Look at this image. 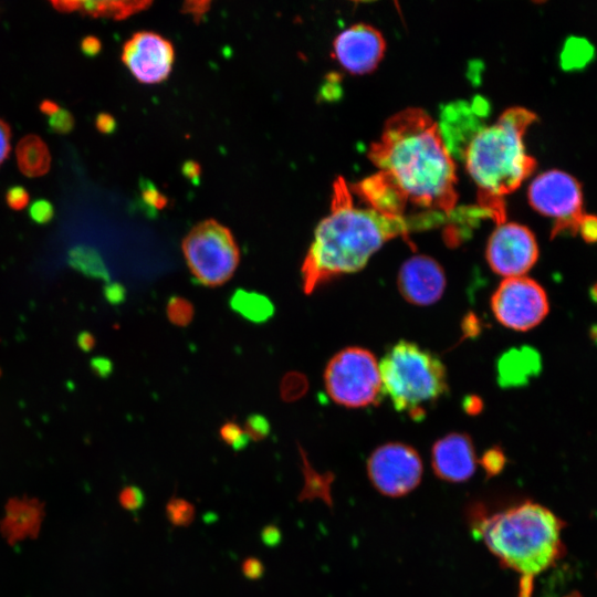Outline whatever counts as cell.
<instances>
[{
  "label": "cell",
  "instance_id": "obj_41",
  "mask_svg": "<svg viewBox=\"0 0 597 597\" xmlns=\"http://www.w3.org/2000/svg\"><path fill=\"white\" fill-rule=\"evenodd\" d=\"M95 344V336L88 331H82L76 337V345L84 353L91 352Z\"/></svg>",
  "mask_w": 597,
  "mask_h": 597
},
{
  "label": "cell",
  "instance_id": "obj_42",
  "mask_svg": "<svg viewBox=\"0 0 597 597\" xmlns=\"http://www.w3.org/2000/svg\"><path fill=\"white\" fill-rule=\"evenodd\" d=\"M52 6L62 12H72L78 9V1L74 0H63V1H52Z\"/></svg>",
  "mask_w": 597,
  "mask_h": 597
},
{
  "label": "cell",
  "instance_id": "obj_12",
  "mask_svg": "<svg viewBox=\"0 0 597 597\" xmlns=\"http://www.w3.org/2000/svg\"><path fill=\"white\" fill-rule=\"evenodd\" d=\"M175 60L172 44L158 33H134L123 45L122 61L133 76L145 84L165 81Z\"/></svg>",
  "mask_w": 597,
  "mask_h": 597
},
{
  "label": "cell",
  "instance_id": "obj_15",
  "mask_svg": "<svg viewBox=\"0 0 597 597\" xmlns=\"http://www.w3.org/2000/svg\"><path fill=\"white\" fill-rule=\"evenodd\" d=\"M476 462L473 442L467 433H448L432 446L431 465L434 474L443 481H468L475 472Z\"/></svg>",
  "mask_w": 597,
  "mask_h": 597
},
{
  "label": "cell",
  "instance_id": "obj_6",
  "mask_svg": "<svg viewBox=\"0 0 597 597\" xmlns=\"http://www.w3.org/2000/svg\"><path fill=\"white\" fill-rule=\"evenodd\" d=\"M324 384L338 405L362 408L377 405L385 396L379 364L374 354L362 347H346L327 363Z\"/></svg>",
  "mask_w": 597,
  "mask_h": 597
},
{
  "label": "cell",
  "instance_id": "obj_26",
  "mask_svg": "<svg viewBox=\"0 0 597 597\" xmlns=\"http://www.w3.org/2000/svg\"><path fill=\"white\" fill-rule=\"evenodd\" d=\"M220 437L223 442L231 446L235 451L245 448L250 440L243 428L233 420H229L221 426Z\"/></svg>",
  "mask_w": 597,
  "mask_h": 597
},
{
  "label": "cell",
  "instance_id": "obj_36",
  "mask_svg": "<svg viewBox=\"0 0 597 597\" xmlns=\"http://www.w3.org/2000/svg\"><path fill=\"white\" fill-rule=\"evenodd\" d=\"M11 133L8 124L0 119V165L8 157L10 151Z\"/></svg>",
  "mask_w": 597,
  "mask_h": 597
},
{
  "label": "cell",
  "instance_id": "obj_43",
  "mask_svg": "<svg viewBox=\"0 0 597 597\" xmlns=\"http://www.w3.org/2000/svg\"><path fill=\"white\" fill-rule=\"evenodd\" d=\"M39 107H40L41 113H43L44 115H48L49 117L55 114L60 109V106L51 100L42 101Z\"/></svg>",
  "mask_w": 597,
  "mask_h": 597
},
{
  "label": "cell",
  "instance_id": "obj_24",
  "mask_svg": "<svg viewBox=\"0 0 597 597\" xmlns=\"http://www.w3.org/2000/svg\"><path fill=\"white\" fill-rule=\"evenodd\" d=\"M193 305L181 296H171L167 303L168 320L177 326H187L193 318Z\"/></svg>",
  "mask_w": 597,
  "mask_h": 597
},
{
  "label": "cell",
  "instance_id": "obj_9",
  "mask_svg": "<svg viewBox=\"0 0 597 597\" xmlns=\"http://www.w3.org/2000/svg\"><path fill=\"white\" fill-rule=\"evenodd\" d=\"M491 310L503 326L528 331L547 315L548 300L544 289L533 279L506 277L491 297Z\"/></svg>",
  "mask_w": 597,
  "mask_h": 597
},
{
  "label": "cell",
  "instance_id": "obj_44",
  "mask_svg": "<svg viewBox=\"0 0 597 597\" xmlns=\"http://www.w3.org/2000/svg\"><path fill=\"white\" fill-rule=\"evenodd\" d=\"M479 399H476L475 397H471L468 399V404L464 405V407L467 408L468 412H476L480 408H481V405L479 404Z\"/></svg>",
  "mask_w": 597,
  "mask_h": 597
},
{
  "label": "cell",
  "instance_id": "obj_29",
  "mask_svg": "<svg viewBox=\"0 0 597 597\" xmlns=\"http://www.w3.org/2000/svg\"><path fill=\"white\" fill-rule=\"evenodd\" d=\"M29 217L36 224H48L54 217L53 205L46 199H38L31 203Z\"/></svg>",
  "mask_w": 597,
  "mask_h": 597
},
{
  "label": "cell",
  "instance_id": "obj_31",
  "mask_svg": "<svg viewBox=\"0 0 597 597\" xmlns=\"http://www.w3.org/2000/svg\"><path fill=\"white\" fill-rule=\"evenodd\" d=\"M504 453L498 447L488 450L481 460L483 468L490 474L498 473L504 467Z\"/></svg>",
  "mask_w": 597,
  "mask_h": 597
},
{
  "label": "cell",
  "instance_id": "obj_33",
  "mask_svg": "<svg viewBox=\"0 0 597 597\" xmlns=\"http://www.w3.org/2000/svg\"><path fill=\"white\" fill-rule=\"evenodd\" d=\"M576 231L585 241L597 242V217L584 214L576 226Z\"/></svg>",
  "mask_w": 597,
  "mask_h": 597
},
{
  "label": "cell",
  "instance_id": "obj_1",
  "mask_svg": "<svg viewBox=\"0 0 597 597\" xmlns=\"http://www.w3.org/2000/svg\"><path fill=\"white\" fill-rule=\"evenodd\" d=\"M368 158L377 171L350 187L366 206L397 217L454 209L457 166L426 111L409 107L389 117Z\"/></svg>",
  "mask_w": 597,
  "mask_h": 597
},
{
  "label": "cell",
  "instance_id": "obj_32",
  "mask_svg": "<svg viewBox=\"0 0 597 597\" xmlns=\"http://www.w3.org/2000/svg\"><path fill=\"white\" fill-rule=\"evenodd\" d=\"M6 202L13 210H22L29 203V192L22 186H12L6 192Z\"/></svg>",
  "mask_w": 597,
  "mask_h": 597
},
{
  "label": "cell",
  "instance_id": "obj_38",
  "mask_svg": "<svg viewBox=\"0 0 597 597\" xmlns=\"http://www.w3.org/2000/svg\"><path fill=\"white\" fill-rule=\"evenodd\" d=\"M105 298L112 304H118L124 301L125 290L118 283H108L104 286Z\"/></svg>",
  "mask_w": 597,
  "mask_h": 597
},
{
  "label": "cell",
  "instance_id": "obj_25",
  "mask_svg": "<svg viewBox=\"0 0 597 597\" xmlns=\"http://www.w3.org/2000/svg\"><path fill=\"white\" fill-rule=\"evenodd\" d=\"M307 389V380L304 375L292 371L287 373L280 386V394L283 400L294 401L301 398Z\"/></svg>",
  "mask_w": 597,
  "mask_h": 597
},
{
  "label": "cell",
  "instance_id": "obj_18",
  "mask_svg": "<svg viewBox=\"0 0 597 597\" xmlns=\"http://www.w3.org/2000/svg\"><path fill=\"white\" fill-rule=\"evenodd\" d=\"M230 305L244 318L262 323L269 320L274 313L271 301L256 292L237 290L231 296Z\"/></svg>",
  "mask_w": 597,
  "mask_h": 597
},
{
  "label": "cell",
  "instance_id": "obj_8",
  "mask_svg": "<svg viewBox=\"0 0 597 597\" xmlns=\"http://www.w3.org/2000/svg\"><path fill=\"white\" fill-rule=\"evenodd\" d=\"M530 205L540 213L554 219L555 232L576 230L583 214V191L576 178L552 169L535 177L527 190Z\"/></svg>",
  "mask_w": 597,
  "mask_h": 597
},
{
  "label": "cell",
  "instance_id": "obj_27",
  "mask_svg": "<svg viewBox=\"0 0 597 597\" xmlns=\"http://www.w3.org/2000/svg\"><path fill=\"white\" fill-rule=\"evenodd\" d=\"M249 439L261 441L270 433V423L262 415H250L242 427Z\"/></svg>",
  "mask_w": 597,
  "mask_h": 597
},
{
  "label": "cell",
  "instance_id": "obj_14",
  "mask_svg": "<svg viewBox=\"0 0 597 597\" xmlns=\"http://www.w3.org/2000/svg\"><path fill=\"white\" fill-rule=\"evenodd\" d=\"M442 266L428 255L406 260L398 272V290L404 298L416 305H430L439 301L446 289Z\"/></svg>",
  "mask_w": 597,
  "mask_h": 597
},
{
  "label": "cell",
  "instance_id": "obj_46",
  "mask_svg": "<svg viewBox=\"0 0 597 597\" xmlns=\"http://www.w3.org/2000/svg\"><path fill=\"white\" fill-rule=\"evenodd\" d=\"M591 337L597 343V326L591 328Z\"/></svg>",
  "mask_w": 597,
  "mask_h": 597
},
{
  "label": "cell",
  "instance_id": "obj_39",
  "mask_svg": "<svg viewBox=\"0 0 597 597\" xmlns=\"http://www.w3.org/2000/svg\"><path fill=\"white\" fill-rule=\"evenodd\" d=\"M101 41L93 35L85 36L81 42V50L88 57L97 55L101 51Z\"/></svg>",
  "mask_w": 597,
  "mask_h": 597
},
{
  "label": "cell",
  "instance_id": "obj_37",
  "mask_svg": "<svg viewBox=\"0 0 597 597\" xmlns=\"http://www.w3.org/2000/svg\"><path fill=\"white\" fill-rule=\"evenodd\" d=\"M261 540L268 547H275L282 540V534L275 525H268L261 532Z\"/></svg>",
  "mask_w": 597,
  "mask_h": 597
},
{
  "label": "cell",
  "instance_id": "obj_17",
  "mask_svg": "<svg viewBox=\"0 0 597 597\" xmlns=\"http://www.w3.org/2000/svg\"><path fill=\"white\" fill-rule=\"evenodd\" d=\"M17 163L28 177L45 175L51 166V155L46 144L36 135L24 136L17 146Z\"/></svg>",
  "mask_w": 597,
  "mask_h": 597
},
{
  "label": "cell",
  "instance_id": "obj_35",
  "mask_svg": "<svg viewBox=\"0 0 597 597\" xmlns=\"http://www.w3.org/2000/svg\"><path fill=\"white\" fill-rule=\"evenodd\" d=\"M90 366L92 371L101 378L108 377L113 370L112 362L105 357L92 358L90 362Z\"/></svg>",
  "mask_w": 597,
  "mask_h": 597
},
{
  "label": "cell",
  "instance_id": "obj_40",
  "mask_svg": "<svg viewBox=\"0 0 597 597\" xmlns=\"http://www.w3.org/2000/svg\"><path fill=\"white\" fill-rule=\"evenodd\" d=\"M96 128L103 134H111L116 128L115 119L107 113H100L95 119Z\"/></svg>",
  "mask_w": 597,
  "mask_h": 597
},
{
  "label": "cell",
  "instance_id": "obj_13",
  "mask_svg": "<svg viewBox=\"0 0 597 597\" xmlns=\"http://www.w3.org/2000/svg\"><path fill=\"white\" fill-rule=\"evenodd\" d=\"M333 48L336 60L346 71L366 74L381 61L386 42L373 25L356 23L337 34Z\"/></svg>",
  "mask_w": 597,
  "mask_h": 597
},
{
  "label": "cell",
  "instance_id": "obj_20",
  "mask_svg": "<svg viewBox=\"0 0 597 597\" xmlns=\"http://www.w3.org/2000/svg\"><path fill=\"white\" fill-rule=\"evenodd\" d=\"M148 6H150V2L148 1H78L77 11L94 18L109 17L119 20L140 11Z\"/></svg>",
  "mask_w": 597,
  "mask_h": 597
},
{
  "label": "cell",
  "instance_id": "obj_30",
  "mask_svg": "<svg viewBox=\"0 0 597 597\" xmlns=\"http://www.w3.org/2000/svg\"><path fill=\"white\" fill-rule=\"evenodd\" d=\"M119 503L129 511H136L144 504L145 496L143 491L137 486H126L119 493Z\"/></svg>",
  "mask_w": 597,
  "mask_h": 597
},
{
  "label": "cell",
  "instance_id": "obj_47",
  "mask_svg": "<svg viewBox=\"0 0 597 597\" xmlns=\"http://www.w3.org/2000/svg\"><path fill=\"white\" fill-rule=\"evenodd\" d=\"M1 375H2V370H1V368H0V377H1Z\"/></svg>",
  "mask_w": 597,
  "mask_h": 597
},
{
  "label": "cell",
  "instance_id": "obj_2",
  "mask_svg": "<svg viewBox=\"0 0 597 597\" xmlns=\"http://www.w3.org/2000/svg\"><path fill=\"white\" fill-rule=\"evenodd\" d=\"M331 203V212L317 224L302 263L306 294L339 275L362 270L388 240L406 238L411 231L431 228L444 220L441 213L397 217L368 206L358 207L343 177L333 184Z\"/></svg>",
  "mask_w": 597,
  "mask_h": 597
},
{
  "label": "cell",
  "instance_id": "obj_23",
  "mask_svg": "<svg viewBox=\"0 0 597 597\" xmlns=\"http://www.w3.org/2000/svg\"><path fill=\"white\" fill-rule=\"evenodd\" d=\"M166 513L172 525L188 526L195 519V506L184 499L172 498L167 503Z\"/></svg>",
  "mask_w": 597,
  "mask_h": 597
},
{
  "label": "cell",
  "instance_id": "obj_5",
  "mask_svg": "<svg viewBox=\"0 0 597 597\" xmlns=\"http://www.w3.org/2000/svg\"><path fill=\"white\" fill-rule=\"evenodd\" d=\"M384 394L397 411L422 419L427 408L448 391L447 371L441 359L418 344L399 341L379 363Z\"/></svg>",
  "mask_w": 597,
  "mask_h": 597
},
{
  "label": "cell",
  "instance_id": "obj_10",
  "mask_svg": "<svg viewBox=\"0 0 597 597\" xmlns=\"http://www.w3.org/2000/svg\"><path fill=\"white\" fill-rule=\"evenodd\" d=\"M422 461L412 447L388 442L376 448L368 458L367 473L383 495L399 498L415 490L422 478Z\"/></svg>",
  "mask_w": 597,
  "mask_h": 597
},
{
  "label": "cell",
  "instance_id": "obj_28",
  "mask_svg": "<svg viewBox=\"0 0 597 597\" xmlns=\"http://www.w3.org/2000/svg\"><path fill=\"white\" fill-rule=\"evenodd\" d=\"M74 125L75 121L72 113L64 108H60L48 121L50 132L55 134H69L73 130Z\"/></svg>",
  "mask_w": 597,
  "mask_h": 597
},
{
  "label": "cell",
  "instance_id": "obj_3",
  "mask_svg": "<svg viewBox=\"0 0 597 597\" xmlns=\"http://www.w3.org/2000/svg\"><path fill=\"white\" fill-rule=\"evenodd\" d=\"M535 119L536 115L524 107L507 108L496 122L478 128L462 150L467 171L478 188L479 207L496 224L505 221V196L536 166L523 140Z\"/></svg>",
  "mask_w": 597,
  "mask_h": 597
},
{
  "label": "cell",
  "instance_id": "obj_45",
  "mask_svg": "<svg viewBox=\"0 0 597 597\" xmlns=\"http://www.w3.org/2000/svg\"><path fill=\"white\" fill-rule=\"evenodd\" d=\"M590 297L594 302L597 303V284H595L591 289H590Z\"/></svg>",
  "mask_w": 597,
  "mask_h": 597
},
{
  "label": "cell",
  "instance_id": "obj_11",
  "mask_svg": "<svg viewBox=\"0 0 597 597\" xmlns=\"http://www.w3.org/2000/svg\"><path fill=\"white\" fill-rule=\"evenodd\" d=\"M486 261L493 272L505 277L524 276L538 258L533 232L516 222H502L489 238Z\"/></svg>",
  "mask_w": 597,
  "mask_h": 597
},
{
  "label": "cell",
  "instance_id": "obj_34",
  "mask_svg": "<svg viewBox=\"0 0 597 597\" xmlns=\"http://www.w3.org/2000/svg\"><path fill=\"white\" fill-rule=\"evenodd\" d=\"M242 573L249 579H259L264 574V565L255 557H248L242 563Z\"/></svg>",
  "mask_w": 597,
  "mask_h": 597
},
{
  "label": "cell",
  "instance_id": "obj_21",
  "mask_svg": "<svg viewBox=\"0 0 597 597\" xmlns=\"http://www.w3.org/2000/svg\"><path fill=\"white\" fill-rule=\"evenodd\" d=\"M594 56L593 45L583 38H569L561 53V65L566 71L579 70L586 66Z\"/></svg>",
  "mask_w": 597,
  "mask_h": 597
},
{
  "label": "cell",
  "instance_id": "obj_16",
  "mask_svg": "<svg viewBox=\"0 0 597 597\" xmlns=\"http://www.w3.org/2000/svg\"><path fill=\"white\" fill-rule=\"evenodd\" d=\"M541 367L540 353L534 348H511L496 363L498 383L503 388L524 386L540 374Z\"/></svg>",
  "mask_w": 597,
  "mask_h": 597
},
{
  "label": "cell",
  "instance_id": "obj_19",
  "mask_svg": "<svg viewBox=\"0 0 597 597\" xmlns=\"http://www.w3.org/2000/svg\"><path fill=\"white\" fill-rule=\"evenodd\" d=\"M67 264L80 273L104 281L109 280L108 270L101 254L92 247L80 244L69 250Z\"/></svg>",
  "mask_w": 597,
  "mask_h": 597
},
{
  "label": "cell",
  "instance_id": "obj_4",
  "mask_svg": "<svg viewBox=\"0 0 597 597\" xmlns=\"http://www.w3.org/2000/svg\"><path fill=\"white\" fill-rule=\"evenodd\" d=\"M473 532L507 568L531 580L564 554V522L542 504L525 501L491 515H476Z\"/></svg>",
  "mask_w": 597,
  "mask_h": 597
},
{
  "label": "cell",
  "instance_id": "obj_7",
  "mask_svg": "<svg viewBox=\"0 0 597 597\" xmlns=\"http://www.w3.org/2000/svg\"><path fill=\"white\" fill-rule=\"evenodd\" d=\"M182 252L197 282L212 287L233 275L240 259L232 232L214 219L197 223L187 233Z\"/></svg>",
  "mask_w": 597,
  "mask_h": 597
},
{
  "label": "cell",
  "instance_id": "obj_22",
  "mask_svg": "<svg viewBox=\"0 0 597 597\" xmlns=\"http://www.w3.org/2000/svg\"><path fill=\"white\" fill-rule=\"evenodd\" d=\"M300 454L302 455L303 473L305 476V484L300 493V500L313 499L315 496L326 498L327 479L317 474L308 463L305 452L300 448Z\"/></svg>",
  "mask_w": 597,
  "mask_h": 597
}]
</instances>
